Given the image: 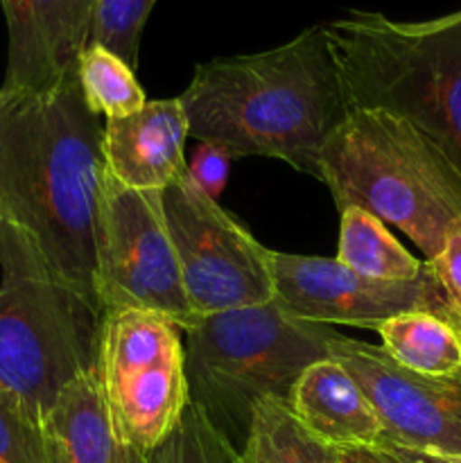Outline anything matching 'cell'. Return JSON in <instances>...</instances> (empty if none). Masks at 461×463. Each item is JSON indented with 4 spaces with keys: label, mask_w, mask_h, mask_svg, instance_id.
Instances as JSON below:
<instances>
[{
    "label": "cell",
    "mask_w": 461,
    "mask_h": 463,
    "mask_svg": "<svg viewBox=\"0 0 461 463\" xmlns=\"http://www.w3.org/2000/svg\"><path fill=\"white\" fill-rule=\"evenodd\" d=\"M274 301L296 319L324 326L378 330L407 312H437L461 326L446 289L425 260L414 280L369 279L343 267L337 258L296 256L267 249Z\"/></svg>",
    "instance_id": "obj_10"
},
{
    "label": "cell",
    "mask_w": 461,
    "mask_h": 463,
    "mask_svg": "<svg viewBox=\"0 0 461 463\" xmlns=\"http://www.w3.org/2000/svg\"><path fill=\"white\" fill-rule=\"evenodd\" d=\"M95 289L104 312H156L183 333L202 321L185 297L161 190L127 188L104 172L95 229Z\"/></svg>",
    "instance_id": "obj_8"
},
{
    "label": "cell",
    "mask_w": 461,
    "mask_h": 463,
    "mask_svg": "<svg viewBox=\"0 0 461 463\" xmlns=\"http://www.w3.org/2000/svg\"><path fill=\"white\" fill-rule=\"evenodd\" d=\"M190 402L242 452L258 402L292 401L307 366L330 360L339 333L287 315L276 301L217 312L185 330Z\"/></svg>",
    "instance_id": "obj_6"
},
{
    "label": "cell",
    "mask_w": 461,
    "mask_h": 463,
    "mask_svg": "<svg viewBox=\"0 0 461 463\" xmlns=\"http://www.w3.org/2000/svg\"><path fill=\"white\" fill-rule=\"evenodd\" d=\"M378 450L391 463H461V457L432 455V452L409 450V448L393 446V443H380Z\"/></svg>",
    "instance_id": "obj_24"
},
{
    "label": "cell",
    "mask_w": 461,
    "mask_h": 463,
    "mask_svg": "<svg viewBox=\"0 0 461 463\" xmlns=\"http://www.w3.org/2000/svg\"><path fill=\"white\" fill-rule=\"evenodd\" d=\"M330 357L369 398L382 425L380 443L461 457V378L416 373L398 364L382 346L343 335L333 342Z\"/></svg>",
    "instance_id": "obj_11"
},
{
    "label": "cell",
    "mask_w": 461,
    "mask_h": 463,
    "mask_svg": "<svg viewBox=\"0 0 461 463\" xmlns=\"http://www.w3.org/2000/svg\"><path fill=\"white\" fill-rule=\"evenodd\" d=\"M154 5L156 0H95L90 43L111 50L136 71L140 39Z\"/></svg>",
    "instance_id": "obj_21"
},
{
    "label": "cell",
    "mask_w": 461,
    "mask_h": 463,
    "mask_svg": "<svg viewBox=\"0 0 461 463\" xmlns=\"http://www.w3.org/2000/svg\"><path fill=\"white\" fill-rule=\"evenodd\" d=\"M289 407L312 434L334 448H375L382 441L369 398L333 357L303 371Z\"/></svg>",
    "instance_id": "obj_14"
},
{
    "label": "cell",
    "mask_w": 461,
    "mask_h": 463,
    "mask_svg": "<svg viewBox=\"0 0 461 463\" xmlns=\"http://www.w3.org/2000/svg\"><path fill=\"white\" fill-rule=\"evenodd\" d=\"M238 463H244V461H242V459H240V457H238Z\"/></svg>",
    "instance_id": "obj_26"
},
{
    "label": "cell",
    "mask_w": 461,
    "mask_h": 463,
    "mask_svg": "<svg viewBox=\"0 0 461 463\" xmlns=\"http://www.w3.org/2000/svg\"><path fill=\"white\" fill-rule=\"evenodd\" d=\"M0 274V392L43 420L59 393L95 369L104 310L5 222Z\"/></svg>",
    "instance_id": "obj_5"
},
{
    "label": "cell",
    "mask_w": 461,
    "mask_h": 463,
    "mask_svg": "<svg viewBox=\"0 0 461 463\" xmlns=\"http://www.w3.org/2000/svg\"><path fill=\"white\" fill-rule=\"evenodd\" d=\"M337 260L348 269L369 279L414 280L423 271L425 260L411 256L391 233L387 224L357 206L339 211Z\"/></svg>",
    "instance_id": "obj_18"
},
{
    "label": "cell",
    "mask_w": 461,
    "mask_h": 463,
    "mask_svg": "<svg viewBox=\"0 0 461 463\" xmlns=\"http://www.w3.org/2000/svg\"><path fill=\"white\" fill-rule=\"evenodd\" d=\"M183 330L147 310L104 312L98 375L113 430L136 450L161 446L190 405Z\"/></svg>",
    "instance_id": "obj_7"
},
{
    "label": "cell",
    "mask_w": 461,
    "mask_h": 463,
    "mask_svg": "<svg viewBox=\"0 0 461 463\" xmlns=\"http://www.w3.org/2000/svg\"><path fill=\"white\" fill-rule=\"evenodd\" d=\"M230 161H235V156L229 149L212 143H202L194 152L193 161L188 163V175L208 197L217 202V197L224 190L226 179H229Z\"/></svg>",
    "instance_id": "obj_23"
},
{
    "label": "cell",
    "mask_w": 461,
    "mask_h": 463,
    "mask_svg": "<svg viewBox=\"0 0 461 463\" xmlns=\"http://www.w3.org/2000/svg\"><path fill=\"white\" fill-rule=\"evenodd\" d=\"M0 463H52L43 420L0 392Z\"/></svg>",
    "instance_id": "obj_22"
},
{
    "label": "cell",
    "mask_w": 461,
    "mask_h": 463,
    "mask_svg": "<svg viewBox=\"0 0 461 463\" xmlns=\"http://www.w3.org/2000/svg\"><path fill=\"white\" fill-rule=\"evenodd\" d=\"M342 463H391L378 448H339Z\"/></svg>",
    "instance_id": "obj_25"
},
{
    "label": "cell",
    "mask_w": 461,
    "mask_h": 463,
    "mask_svg": "<svg viewBox=\"0 0 461 463\" xmlns=\"http://www.w3.org/2000/svg\"><path fill=\"white\" fill-rule=\"evenodd\" d=\"M179 102L190 138L235 158H278L315 179L321 147L348 111L324 25L265 52L199 63Z\"/></svg>",
    "instance_id": "obj_2"
},
{
    "label": "cell",
    "mask_w": 461,
    "mask_h": 463,
    "mask_svg": "<svg viewBox=\"0 0 461 463\" xmlns=\"http://www.w3.org/2000/svg\"><path fill=\"white\" fill-rule=\"evenodd\" d=\"M102 136L77 71L45 89H0V222L25 233L59 279L93 298Z\"/></svg>",
    "instance_id": "obj_1"
},
{
    "label": "cell",
    "mask_w": 461,
    "mask_h": 463,
    "mask_svg": "<svg viewBox=\"0 0 461 463\" xmlns=\"http://www.w3.org/2000/svg\"><path fill=\"white\" fill-rule=\"evenodd\" d=\"M0 7L9 39L0 89H45L77 71L90 43L95 0H0Z\"/></svg>",
    "instance_id": "obj_12"
},
{
    "label": "cell",
    "mask_w": 461,
    "mask_h": 463,
    "mask_svg": "<svg viewBox=\"0 0 461 463\" xmlns=\"http://www.w3.org/2000/svg\"><path fill=\"white\" fill-rule=\"evenodd\" d=\"M188 118L179 98L154 99L125 118L104 120V167L134 190H163L185 172Z\"/></svg>",
    "instance_id": "obj_13"
},
{
    "label": "cell",
    "mask_w": 461,
    "mask_h": 463,
    "mask_svg": "<svg viewBox=\"0 0 461 463\" xmlns=\"http://www.w3.org/2000/svg\"><path fill=\"white\" fill-rule=\"evenodd\" d=\"M77 80L86 107L104 120L131 116L147 104L134 68L98 43L86 45L77 59Z\"/></svg>",
    "instance_id": "obj_19"
},
{
    "label": "cell",
    "mask_w": 461,
    "mask_h": 463,
    "mask_svg": "<svg viewBox=\"0 0 461 463\" xmlns=\"http://www.w3.org/2000/svg\"><path fill=\"white\" fill-rule=\"evenodd\" d=\"M240 459L244 463H342L339 448L312 434L283 401L258 402Z\"/></svg>",
    "instance_id": "obj_17"
},
{
    "label": "cell",
    "mask_w": 461,
    "mask_h": 463,
    "mask_svg": "<svg viewBox=\"0 0 461 463\" xmlns=\"http://www.w3.org/2000/svg\"><path fill=\"white\" fill-rule=\"evenodd\" d=\"M161 197L197 319L274 301L267 249L190 179L188 167Z\"/></svg>",
    "instance_id": "obj_9"
},
{
    "label": "cell",
    "mask_w": 461,
    "mask_h": 463,
    "mask_svg": "<svg viewBox=\"0 0 461 463\" xmlns=\"http://www.w3.org/2000/svg\"><path fill=\"white\" fill-rule=\"evenodd\" d=\"M233 443L190 402L170 437L147 455V463H238Z\"/></svg>",
    "instance_id": "obj_20"
},
{
    "label": "cell",
    "mask_w": 461,
    "mask_h": 463,
    "mask_svg": "<svg viewBox=\"0 0 461 463\" xmlns=\"http://www.w3.org/2000/svg\"><path fill=\"white\" fill-rule=\"evenodd\" d=\"M324 30L346 107L402 118L461 175V9L429 21L353 9Z\"/></svg>",
    "instance_id": "obj_3"
},
{
    "label": "cell",
    "mask_w": 461,
    "mask_h": 463,
    "mask_svg": "<svg viewBox=\"0 0 461 463\" xmlns=\"http://www.w3.org/2000/svg\"><path fill=\"white\" fill-rule=\"evenodd\" d=\"M375 333L382 348L405 369L434 378H461V326L437 312L393 317Z\"/></svg>",
    "instance_id": "obj_16"
},
{
    "label": "cell",
    "mask_w": 461,
    "mask_h": 463,
    "mask_svg": "<svg viewBox=\"0 0 461 463\" xmlns=\"http://www.w3.org/2000/svg\"><path fill=\"white\" fill-rule=\"evenodd\" d=\"M337 211L357 206L396 226L434 260L461 222V175L416 127L382 109H348L319 154Z\"/></svg>",
    "instance_id": "obj_4"
},
{
    "label": "cell",
    "mask_w": 461,
    "mask_h": 463,
    "mask_svg": "<svg viewBox=\"0 0 461 463\" xmlns=\"http://www.w3.org/2000/svg\"><path fill=\"white\" fill-rule=\"evenodd\" d=\"M52 463H147L116 434L95 369L59 393L43 419Z\"/></svg>",
    "instance_id": "obj_15"
}]
</instances>
